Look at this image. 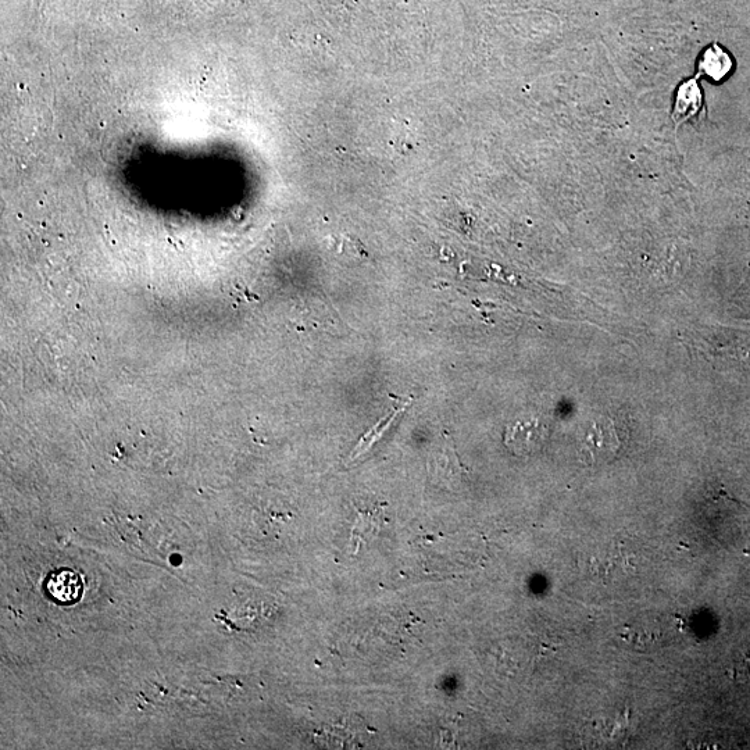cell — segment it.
Here are the masks:
<instances>
[{
    "label": "cell",
    "mask_w": 750,
    "mask_h": 750,
    "mask_svg": "<svg viewBox=\"0 0 750 750\" xmlns=\"http://www.w3.org/2000/svg\"><path fill=\"white\" fill-rule=\"evenodd\" d=\"M621 445L623 437L616 420L602 416L589 425L582 438L581 452L588 463H607L620 452Z\"/></svg>",
    "instance_id": "1"
},
{
    "label": "cell",
    "mask_w": 750,
    "mask_h": 750,
    "mask_svg": "<svg viewBox=\"0 0 750 750\" xmlns=\"http://www.w3.org/2000/svg\"><path fill=\"white\" fill-rule=\"evenodd\" d=\"M548 435V427L542 421L520 420L506 428L505 444L514 455H532L542 449Z\"/></svg>",
    "instance_id": "2"
},
{
    "label": "cell",
    "mask_w": 750,
    "mask_h": 750,
    "mask_svg": "<svg viewBox=\"0 0 750 750\" xmlns=\"http://www.w3.org/2000/svg\"><path fill=\"white\" fill-rule=\"evenodd\" d=\"M428 471L432 481L441 487L455 489V485L462 484L464 470L457 459L455 445L449 438L444 439L442 444L432 450L428 459Z\"/></svg>",
    "instance_id": "3"
},
{
    "label": "cell",
    "mask_w": 750,
    "mask_h": 750,
    "mask_svg": "<svg viewBox=\"0 0 750 750\" xmlns=\"http://www.w3.org/2000/svg\"><path fill=\"white\" fill-rule=\"evenodd\" d=\"M700 74H696L691 80L682 82L675 95L674 110L671 119L674 121L675 128L680 127L682 123L691 119L699 113L702 107L703 96L699 87Z\"/></svg>",
    "instance_id": "4"
},
{
    "label": "cell",
    "mask_w": 750,
    "mask_h": 750,
    "mask_svg": "<svg viewBox=\"0 0 750 750\" xmlns=\"http://www.w3.org/2000/svg\"><path fill=\"white\" fill-rule=\"evenodd\" d=\"M732 66L734 64H732L730 53L721 48L719 44H713L700 57L698 74L702 75V77L703 75H707L713 81L720 82L731 73Z\"/></svg>",
    "instance_id": "5"
},
{
    "label": "cell",
    "mask_w": 750,
    "mask_h": 750,
    "mask_svg": "<svg viewBox=\"0 0 750 750\" xmlns=\"http://www.w3.org/2000/svg\"><path fill=\"white\" fill-rule=\"evenodd\" d=\"M410 403H412V400L409 399L405 400V402L403 403H400V405L395 406L394 410H392V412L389 413L388 416L382 417V419L378 421V423L375 424L373 428H370V431L367 432V434L364 435L362 439H360L359 444H357L355 450H353L352 455H350V459H356V457L363 455L364 452H367V450L373 448L374 444H377V441H380V439L384 437V435L387 434V432L391 430L392 427H394L396 420H398L399 417L406 412V409L410 406Z\"/></svg>",
    "instance_id": "6"
},
{
    "label": "cell",
    "mask_w": 750,
    "mask_h": 750,
    "mask_svg": "<svg viewBox=\"0 0 750 750\" xmlns=\"http://www.w3.org/2000/svg\"><path fill=\"white\" fill-rule=\"evenodd\" d=\"M48 588L53 598L62 600V602H69V600L77 599L78 595H80V577L73 573V571H59V573L52 575V578H50Z\"/></svg>",
    "instance_id": "7"
}]
</instances>
